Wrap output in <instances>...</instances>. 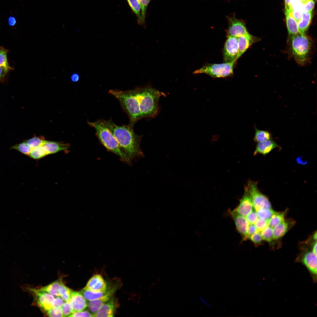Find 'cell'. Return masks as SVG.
I'll list each match as a JSON object with an SVG mask.
<instances>
[{
	"mask_svg": "<svg viewBox=\"0 0 317 317\" xmlns=\"http://www.w3.org/2000/svg\"><path fill=\"white\" fill-rule=\"evenodd\" d=\"M119 144L132 160L144 157L140 148L141 136L136 134L130 124L119 126L111 120H104Z\"/></svg>",
	"mask_w": 317,
	"mask_h": 317,
	"instance_id": "obj_1",
	"label": "cell"
},
{
	"mask_svg": "<svg viewBox=\"0 0 317 317\" xmlns=\"http://www.w3.org/2000/svg\"><path fill=\"white\" fill-rule=\"evenodd\" d=\"M88 123L95 129L96 135L100 141L108 151L119 156L122 161L131 164V160L120 146L104 120L88 122Z\"/></svg>",
	"mask_w": 317,
	"mask_h": 317,
	"instance_id": "obj_2",
	"label": "cell"
},
{
	"mask_svg": "<svg viewBox=\"0 0 317 317\" xmlns=\"http://www.w3.org/2000/svg\"><path fill=\"white\" fill-rule=\"evenodd\" d=\"M137 98L141 118L153 117L158 111V102L162 92L151 87L135 89Z\"/></svg>",
	"mask_w": 317,
	"mask_h": 317,
	"instance_id": "obj_3",
	"label": "cell"
},
{
	"mask_svg": "<svg viewBox=\"0 0 317 317\" xmlns=\"http://www.w3.org/2000/svg\"><path fill=\"white\" fill-rule=\"evenodd\" d=\"M109 92L119 101L123 109L129 116V124L133 127L134 123L141 119L135 89L127 91L111 90L109 91Z\"/></svg>",
	"mask_w": 317,
	"mask_h": 317,
	"instance_id": "obj_4",
	"label": "cell"
},
{
	"mask_svg": "<svg viewBox=\"0 0 317 317\" xmlns=\"http://www.w3.org/2000/svg\"><path fill=\"white\" fill-rule=\"evenodd\" d=\"M311 47L310 40L305 34L299 33L291 36L290 48L291 54L298 63L303 65L306 63Z\"/></svg>",
	"mask_w": 317,
	"mask_h": 317,
	"instance_id": "obj_5",
	"label": "cell"
},
{
	"mask_svg": "<svg viewBox=\"0 0 317 317\" xmlns=\"http://www.w3.org/2000/svg\"><path fill=\"white\" fill-rule=\"evenodd\" d=\"M236 62L220 64L208 63L193 72L194 74L204 73L215 78H224L232 75Z\"/></svg>",
	"mask_w": 317,
	"mask_h": 317,
	"instance_id": "obj_6",
	"label": "cell"
},
{
	"mask_svg": "<svg viewBox=\"0 0 317 317\" xmlns=\"http://www.w3.org/2000/svg\"><path fill=\"white\" fill-rule=\"evenodd\" d=\"M257 182L249 180L246 186L251 196L253 208L256 211L261 208L270 209L271 204L268 198L261 193L257 187Z\"/></svg>",
	"mask_w": 317,
	"mask_h": 317,
	"instance_id": "obj_7",
	"label": "cell"
},
{
	"mask_svg": "<svg viewBox=\"0 0 317 317\" xmlns=\"http://www.w3.org/2000/svg\"><path fill=\"white\" fill-rule=\"evenodd\" d=\"M238 49V38L227 35L223 50L224 63L236 62Z\"/></svg>",
	"mask_w": 317,
	"mask_h": 317,
	"instance_id": "obj_8",
	"label": "cell"
},
{
	"mask_svg": "<svg viewBox=\"0 0 317 317\" xmlns=\"http://www.w3.org/2000/svg\"><path fill=\"white\" fill-rule=\"evenodd\" d=\"M228 23L227 35L237 38L248 33L244 22L235 16H227Z\"/></svg>",
	"mask_w": 317,
	"mask_h": 317,
	"instance_id": "obj_9",
	"label": "cell"
},
{
	"mask_svg": "<svg viewBox=\"0 0 317 317\" xmlns=\"http://www.w3.org/2000/svg\"><path fill=\"white\" fill-rule=\"evenodd\" d=\"M26 289L34 294L37 303L42 310L47 312L52 308L51 304L55 299L54 296L47 292L41 291L38 289L28 287Z\"/></svg>",
	"mask_w": 317,
	"mask_h": 317,
	"instance_id": "obj_10",
	"label": "cell"
},
{
	"mask_svg": "<svg viewBox=\"0 0 317 317\" xmlns=\"http://www.w3.org/2000/svg\"><path fill=\"white\" fill-rule=\"evenodd\" d=\"M244 195L240 200V203L234 210L245 217L253 209L252 199L246 186H245Z\"/></svg>",
	"mask_w": 317,
	"mask_h": 317,
	"instance_id": "obj_11",
	"label": "cell"
},
{
	"mask_svg": "<svg viewBox=\"0 0 317 317\" xmlns=\"http://www.w3.org/2000/svg\"><path fill=\"white\" fill-rule=\"evenodd\" d=\"M301 262L313 275L314 280L316 278L317 255L312 251H306L302 254L300 258Z\"/></svg>",
	"mask_w": 317,
	"mask_h": 317,
	"instance_id": "obj_12",
	"label": "cell"
},
{
	"mask_svg": "<svg viewBox=\"0 0 317 317\" xmlns=\"http://www.w3.org/2000/svg\"><path fill=\"white\" fill-rule=\"evenodd\" d=\"M117 286H114L110 288H108L107 292L103 296L97 299L89 302L87 306L90 310L93 315L96 313L102 305L112 298L117 289Z\"/></svg>",
	"mask_w": 317,
	"mask_h": 317,
	"instance_id": "obj_13",
	"label": "cell"
},
{
	"mask_svg": "<svg viewBox=\"0 0 317 317\" xmlns=\"http://www.w3.org/2000/svg\"><path fill=\"white\" fill-rule=\"evenodd\" d=\"M230 213L234 221L238 232L243 237L244 240L247 239V234L249 223L246 217L234 210L230 211Z\"/></svg>",
	"mask_w": 317,
	"mask_h": 317,
	"instance_id": "obj_14",
	"label": "cell"
},
{
	"mask_svg": "<svg viewBox=\"0 0 317 317\" xmlns=\"http://www.w3.org/2000/svg\"><path fill=\"white\" fill-rule=\"evenodd\" d=\"M68 302L71 304L74 313L83 311L87 306L86 300L80 292L72 290L70 299Z\"/></svg>",
	"mask_w": 317,
	"mask_h": 317,
	"instance_id": "obj_15",
	"label": "cell"
},
{
	"mask_svg": "<svg viewBox=\"0 0 317 317\" xmlns=\"http://www.w3.org/2000/svg\"><path fill=\"white\" fill-rule=\"evenodd\" d=\"M85 288L95 291H102L108 289L102 276L99 274L93 275L88 281Z\"/></svg>",
	"mask_w": 317,
	"mask_h": 317,
	"instance_id": "obj_16",
	"label": "cell"
},
{
	"mask_svg": "<svg viewBox=\"0 0 317 317\" xmlns=\"http://www.w3.org/2000/svg\"><path fill=\"white\" fill-rule=\"evenodd\" d=\"M238 53L237 60L240 58L254 43L257 41L259 39L249 33L238 38Z\"/></svg>",
	"mask_w": 317,
	"mask_h": 317,
	"instance_id": "obj_17",
	"label": "cell"
},
{
	"mask_svg": "<svg viewBox=\"0 0 317 317\" xmlns=\"http://www.w3.org/2000/svg\"><path fill=\"white\" fill-rule=\"evenodd\" d=\"M117 305L115 299L111 298L100 308L96 313L94 314V316H114Z\"/></svg>",
	"mask_w": 317,
	"mask_h": 317,
	"instance_id": "obj_18",
	"label": "cell"
},
{
	"mask_svg": "<svg viewBox=\"0 0 317 317\" xmlns=\"http://www.w3.org/2000/svg\"><path fill=\"white\" fill-rule=\"evenodd\" d=\"M257 143L254 153V155L259 154L266 155L276 148H281L276 142L272 139Z\"/></svg>",
	"mask_w": 317,
	"mask_h": 317,
	"instance_id": "obj_19",
	"label": "cell"
},
{
	"mask_svg": "<svg viewBox=\"0 0 317 317\" xmlns=\"http://www.w3.org/2000/svg\"><path fill=\"white\" fill-rule=\"evenodd\" d=\"M49 154L65 151L70 147V144L61 142L46 141L43 144Z\"/></svg>",
	"mask_w": 317,
	"mask_h": 317,
	"instance_id": "obj_20",
	"label": "cell"
},
{
	"mask_svg": "<svg viewBox=\"0 0 317 317\" xmlns=\"http://www.w3.org/2000/svg\"><path fill=\"white\" fill-rule=\"evenodd\" d=\"M293 221L285 220L273 228L274 239H278L284 236L293 225Z\"/></svg>",
	"mask_w": 317,
	"mask_h": 317,
	"instance_id": "obj_21",
	"label": "cell"
},
{
	"mask_svg": "<svg viewBox=\"0 0 317 317\" xmlns=\"http://www.w3.org/2000/svg\"><path fill=\"white\" fill-rule=\"evenodd\" d=\"M312 15V12L303 13L301 18L297 22L299 33L305 34L311 21Z\"/></svg>",
	"mask_w": 317,
	"mask_h": 317,
	"instance_id": "obj_22",
	"label": "cell"
},
{
	"mask_svg": "<svg viewBox=\"0 0 317 317\" xmlns=\"http://www.w3.org/2000/svg\"><path fill=\"white\" fill-rule=\"evenodd\" d=\"M130 7L135 14L138 23L141 25L145 24L143 18L141 6L137 0H127Z\"/></svg>",
	"mask_w": 317,
	"mask_h": 317,
	"instance_id": "obj_23",
	"label": "cell"
},
{
	"mask_svg": "<svg viewBox=\"0 0 317 317\" xmlns=\"http://www.w3.org/2000/svg\"><path fill=\"white\" fill-rule=\"evenodd\" d=\"M287 28L289 34L291 36L299 33L297 22L293 17L291 13H285Z\"/></svg>",
	"mask_w": 317,
	"mask_h": 317,
	"instance_id": "obj_24",
	"label": "cell"
},
{
	"mask_svg": "<svg viewBox=\"0 0 317 317\" xmlns=\"http://www.w3.org/2000/svg\"><path fill=\"white\" fill-rule=\"evenodd\" d=\"M108 289L104 291H95L84 288L80 292L86 300L90 301L103 296L106 293Z\"/></svg>",
	"mask_w": 317,
	"mask_h": 317,
	"instance_id": "obj_25",
	"label": "cell"
},
{
	"mask_svg": "<svg viewBox=\"0 0 317 317\" xmlns=\"http://www.w3.org/2000/svg\"><path fill=\"white\" fill-rule=\"evenodd\" d=\"M254 128L255 133L253 140L255 142L258 143L272 139V134L270 132L267 130L259 129L256 126Z\"/></svg>",
	"mask_w": 317,
	"mask_h": 317,
	"instance_id": "obj_26",
	"label": "cell"
},
{
	"mask_svg": "<svg viewBox=\"0 0 317 317\" xmlns=\"http://www.w3.org/2000/svg\"><path fill=\"white\" fill-rule=\"evenodd\" d=\"M62 282L61 279L58 280L46 286L38 289L41 291L47 292L54 296H59L58 289Z\"/></svg>",
	"mask_w": 317,
	"mask_h": 317,
	"instance_id": "obj_27",
	"label": "cell"
},
{
	"mask_svg": "<svg viewBox=\"0 0 317 317\" xmlns=\"http://www.w3.org/2000/svg\"><path fill=\"white\" fill-rule=\"evenodd\" d=\"M285 212H275L271 218L268 220V226L273 229L285 220Z\"/></svg>",
	"mask_w": 317,
	"mask_h": 317,
	"instance_id": "obj_28",
	"label": "cell"
},
{
	"mask_svg": "<svg viewBox=\"0 0 317 317\" xmlns=\"http://www.w3.org/2000/svg\"><path fill=\"white\" fill-rule=\"evenodd\" d=\"M49 155L46 149L43 145L32 149L28 156L35 160H38Z\"/></svg>",
	"mask_w": 317,
	"mask_h": 317,
	"instance_id": "obj_29",
	"label": "cell"
},
{
	"mask_svg": "<svg viewBox=\"0 0 317 317\" xmlns=\"http://www.w3.org/2000/svg\"><path fill=\"white\" fill-rule=\"evenodd\" d=\"M10 149L16 150L25 155L29 156L32 149L24 141L11 146Z\"/></svg>",
	"mask_w": 317,
	"mask_h": 317,
	"instance_id": "obj_30",
	"label": "cell"
},
{
	"mask_svg": "<svg viewBox=\"0 0 317 317\" xmlns=\"http://www.w3.org/2000/svg\"><path fill=\"white\" fill-rule=\"evenodd\" d=\"M45 141L44 137L43 136H34L25 141L33 149L43 145Z\"/></svg>",
	"mask_w": 317,
	"mask_h": 317,
	"instance_id": "obj_31",
	"label": "cell"
},
{
	"mask_svg": "<svg viewBox=\"0 0 317 317\" xmlns=\"http://www.w3.org/2000/svg\"><path fill=\"white\" fill-rule=\"evenodd\" d=\"M72 290L66 286L63 282L59 286L58 289L60 296L66 302H68L69 300Z\"/></svg>",
	"mask_w": 317,
	"mask_h": 317,
	"instance_id": "obj_32",
	"label": "cell"
},
{
	"mask_svg": "<svg viewBox=\"0 0 317 317\" xmlns=\"http://www.w3.org/2000/svg\"><path fill=\"white\" fill-rule=\"evenodd\" d=\"M8 50L3 47H0V66L10 70L11 68L9 65L7 58Z\"/></svg>",
	"mask_w": 317,
	"mask_h": 317,
	"instance_id": "obj_33",
	"label": "cell"
},
{
	"mask_svg": "<svg viewBox=\"0 0 317 317\" xmlns=\"http://www.w3.org/2000/svg\"><path fill=\"white\" fill-rule=\"evenodd\" d=\"M256 212L259 218L268 220L275 211L272 208H262Z\"/></svg>",
	"mask_w": 317,
	"mask_h": 317,
	"instance_id": "obj_34",
	"label": "cell"
},
{
	"mask_svg": "<svg viewBox=\"0 0 317 317\" xmlns=\"http://www.w3.org/2000/svg\"><path fill=\"white\" fill-rule=\"evenodd\" d=\"M261 232L262 240L270 242L274 240L273 229L271 227L268 226Z\"/></svg>",
	"mask_w": 317,
	"mask_h": 317,
	"instance_id": "obj_35",
	"label": "cell"
},
{
	"mask_svg": "<svg viewBox=\"0 0 317 317\" xmlns=\"http://www.w3.org/2000/svg\"><path fill=\"white\" fill-rule=\"evenodd\" d=\"M61 308L63 316H68L74 313L72 307L70 303L68 301L64 303Z\"/></svg>",
	"mask_w": 317,
	"mask_h": 317,
	"instance_id": "obj_36",
	"label": "cell"
},
{
	"mask_svg": "<svg viewBox=\"0 0 317 317\" xmlns=\"http://www.w3.org/2000/svg\"><path fill=\"white\" fill-rule=\"evenodd\" d=\"M254 224L257 230L261 232L268 226V220L258 218Z\"/></svg>",
	"mask_w": 317,
	"mask_h": 317,
	"instance_id": "obj_37",
	"label": "cell"
},
{
	"mask_svg": "<svg viewBox=\"0 0 317 317\" xmlns=\"http://www.w3.org/2000/svg\"><path fill=\"white\" fill-rule=\"evenodd\" d=\"M47 314L50 317H63L61 308H52L47 311Z\"/></svg>",
	"mask_w": 317,
	"mask_h": 317,
	"instance_id": "obj_38",
	"label": "cell"
},
{
	"mask_svg": "<svg viewBox=\"0 0 317 317\" xmlns=\"http://www.w3.org/2000/svg\"><path fill=\"white\" fill-rule=\"evenodd\" d=\"M315 5V0H309L303 4L302 10L303 13L312 12Z\"/></svg>",
	"mask_w": 317,
	"mask_h": 317,
	"instance_id": "obj_39",
	"label": "cell"
},
{
	"mask_svg": "<svg viewBox=\"0 0 317 317\" xmlns=\"http://www.w3.org/2000/svg\"><path fill=\"white\" fill-rule=\"evenodd\" d=\"M254 244L258 245L261 242L262 239L261 232L258 231L255 233L250 236L249 238Z\"/></svg>",
	"mask_w": 317,
	"mask_h": 317,
	"instance_id": "obj_40",
	"label": "cell"
},
{
	"mask_svg": "<svg viewBox=\"0 0 317 317\" xmlns=\"http://www.w3.org/2000/svg\"><path fill=\"white\" fill-rule=\"evenodd\" d=\"M245 217L249 224H254L258 219L257 212L254 209Z\"/></svg>",
	"mask_w": 317,
	"mask_h": 317,
	"instance_id": "obj_41",
	"label": "cell"
},
{
	"mask_svg": "<svg viewBox=\"0 0 317 317\" xmlns=\"http://www.w3.org/2000/svg\"><path fill=\"white\" fill-rule=\"evenodd\" d=\"M137 0L138 1L141 6L143 18L144 20L145 21L147 7L150 0Z\"/></svg>",
	"mask_w": 317,
	"mask_h": 317,
	"instance_id": "obj_42",
	"label": "cell"
},
{
	"mask_svg": "<svg viewBox=\"0 0 317 317\" xmlns=\"http://www.w3.org/2000/svg\"><path fill=\"white\" fill-rule=\"evenodd\" d=\"M69 317H94V315L87 311L74 312Z\"/></svg>",
	"mask_w": 317,
	"mask_h": 317,
	"instance_id": "obj_43",
	"label": "cell"
},
{
	"mask_svg": "<svg viewBox=\"0 0 317 317\" xmlns=\"http://www.w3.org/2000/svg\"><path fill=\"white\" fill-rule=\"evenodd\" d=\"M64 303L63 299L58 296L54 299L52 303L51 306L52 308H61Z\"/></svg>",
	"mask_w": 317,
	"mask_h": 317,
	"instance_id": "obj_44",
	"label": "cell"
},
{
	"mask_svg": "<svg viewBox=\"0 0 317 317\" xmlns=\"http://www.w3.org/2000/svg\"><path fill=\"white\" fill-rule=\"evenodd\" d=\"M258 231L254 224H249L247 234V239Z\"/></svg>",
	"mask_w": 317,
	"mask_h": 317,
	"instance_id": "obj_45",
	"label": "cell"
},
{
	"mask_svg": "<svg viewBox=\"0 0 317 317\" xmlns=\"http://www.w3.org/2000/svg\"><path fill=\"white\" fill-rule=\"evenodd\" d=\"M302 9L293 10L291 13L294 18L298 22L301 18L303 13Z\"/></svg>",
	"mask_w": 317,
	"mask_h": 317,
	"instance_id": "obj_46",
	"label": "cell"
},
{
	"mask_svg": "<svg viewBox=\"0 0 317 317\" xmlns=\"http://www.w3.org/2000/svg\"><path fill=\"white\" fill-rule=\"evenodd\" d=\"M294 0H285V13H290L292 11V3Z\"/></svg>",
	"mask_w": 317,
	"mask_h": 317,
	"instance_id": "obj_47",
	"label": "cell"
},
{
	"mask_svg": "<svg viewBox=\"0 0 317 317\" xmlns=\"http://www.w3.org/2000/svg\"><path fill=\"white\" fill-rule=\"evenodd\" d=\"M9 70L0 66V81L3 80Z\"/></svg>",
	"mask_w": 317,
	"mask_h": 317,
	"instance_id": "obj_48",
	"label": "cell"
},
{
	"mask_svg": "<svg viewBox=\"0 0 317 317\" xmlns=\"http://www.w3.org/2000/svg\"><path fill=\"white\" fill-rule=\"evenodd\" d=\"M79 75L76 73H73L70 77V79L71 80L74 82H77L79 80Z\"/></svg>",
	"mask_w": 317,
	"mask_h": 317,
	"instance_id": "obj_49",
	"label": "cell"
},
{
	"mask_svg": "<svg viewBox=\"0 0 317 317\" xmlns=\"http://www.w3.org/2000/svg\"><path fill=\"white\" fill-rule=\"evenodd\" d=\"M16 20L13 16H10L8 19V23L10 26H14L16 23Z\"/></svg>",
	"mask_w": 317,
	"mask_h": 317,
	"instance_id": "obj_50",
	"label": "cell"
},
{
	"mask_svg": "<svg viewBox=\"0 0 317 317\" xmlns=\"http://www.w3.org/2000/svg\"><path fill=\"white\" fill-rule=\"evenodd\" d=\"M312 251L317 255V241L314 242L312 247Z\"/></svg>",
	"mask_w": 317,
	"mask_h": 317,
	"instance_id": "obj_51",
	"label": "cell"
},
{
	"mask_svg": "<svg viewBox=\"0 0 317 317\" xmlns=\"http://www.w3.org/2000/svg\"><path fill=\"white\" fill-rule=\"evenodd\" d=\"M199 298L200 300L206 305L209 307L211 306L210 305L209 303L207 301H206L202 297L200 296Z\"/></svg>",
	"mask_w": 317,
	"mask_h": 317,
	"instance_id": "obj_52",
	"label": "cell"
},
{
	"mask_svg": "<svg viewBox=\"0 0 317 317\" xmlns=\"http://www.w3.org/2000/svg\"><path fill=\"white\" fill-rule=\"evenodd\" d=\"M313 238L314 240L316 241L317 240V232H316L313 235Z\"/></svg>",
	"mask_w": 317,
	"mask_h": 317,
	"instance_id": "obj_53",
	"label": "cell"
},
{
	"mask_svg": "<svg viewBox=\"0 0 317 317\" xmlns=\"http://www.w3.org/2000/svg\"><path fill=\"white\" fill-rule=\"evenodd\" d=\"M301 2L303 4H304L306 2H307L309 0H298Z\"/></svg>",
	"mask_w": 317,
	"mask_h": 317,
	"instance_id": "obj_54",
	"label": "cell"
}]
</instances>
